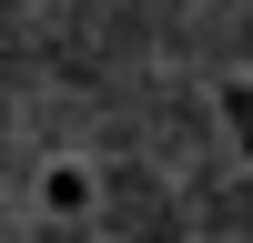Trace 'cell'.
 I'll use <instances>...</instances> for the list:
<instances>
[{"label":"cell","mask_w":253,"mask_h":243,"mask_svg":"<svg viewBox=\"0 0 253 243\" xmlns=\"http://www.w3.org/2000/svg\"><path fill=\"white\" fill-rule=\"evenodd\" d=\"M81 202H91V172H71V162H61V172H51V213H81Z\"/></svg>","instance_id":"1"}]
</instances>
